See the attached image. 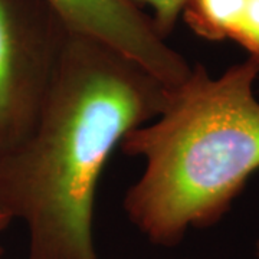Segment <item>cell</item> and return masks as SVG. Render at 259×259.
<instances>
[{"label": "cell", "instance_id": "9", "mask_svg": "<svg viewBox=\"0 0 259 259\" xmlns=\"http://www.w3.org/2000/svg\"><path fill=\"white\" fill-rule=\"evenodd\" d=\"M255 253H256V258L259 259V241L256 242V250H255Z\"/></svg>", "mask_w": 259, "mask_h": 259}, {"label": "cell", "instance_id": "5", "mask_svg": "<svg viewBox=\"0 0 259 259\" xmlns=\"http://www.w3.org/2000/svg\"><path fill=\"white\" fill-rule=\"evenodd\" d=\"M246 0H189L183 18L194 33L209 40L233 39Z\"/></svg>", "mask_w": 259, "mask_h": 259}, {"label": "cell", "instance_id": "8", "mask_svg": "<svg viewBox=\"0 0 259 259\" xmlns=\"http://www.w3.org/2000/svg\"><path fill=\"white\" fill-rule=\"evenodd\" d=\"M12 213H10V210L5 206V203L2 202V199H0V232L3 231L8 225H9V222L12 221Z\"/></svg>", "mask_w": 259, "mask_h": 259}, {"label": "cell", "instance_id": "6", "mask_svg": "<svg viewBox=\"0 0 259 259\" xmlns=\"http://www.w3.org/2000/svg\"><path fill=\"white\" fill-rule=\"evenodd\" d=\"M136 5L146 6L150 9L148 16L153 20V25L161 37L167 36L173 32L179 18L183 15L186 5L189 0H133ZM143 9V8H141Z\"/></svg>", "mask_w": 259, "mask_h": 259}, {"label": "cell", "instance_id": "10", "mask_svg": "<svg viewBox=\"0 0 259 259\" xmlns=\"http://www.w3.org/2000/svg\"><path fill=\"white\" fill-rule=\"evenodd\" d=\"M0 255H2V248H0Z\"/></svg>", "mask_w": 259, "mask_h": 259}, {"label": "cell", "instance_id": "4", "mask_svg": "<svg viewBox=\"0 0 259 259\" xmlns=\"http://www.w3.org/2000/svg\"><path fill=\"white\" fill-rule=\"evenodd\" d=\"M65 29L90 37L140 65L167 87L183 82L192 65L167 44L133 0H42Z\"/></svg>", "mask_w": 259, "mask_h": 259}, {"label": "cell", "instance_id": "7", "mask_svg": "<svg viewBox=\"0 0 259 259\" xmlns=\"http://www.w3.org/2000/svg\"><path fill=\"white\" fill-rule=\"evenodd\" d=\"M249 56L259 58V0H246L238 32L233 37Z\"/></svg>", "mask_w": 259, "mask_h": 259}, {"label": "cell", "instance_id": "2", "mask_svg": "<svg viewBox=\"0 0 259 259\" xmlns=\"http://www.w3.org/2000/svg\"><path fill=\"white\" fill-rule=\"evenodd\" d=\"M258 76L255 56L218 78L193 65L157 117L122 139L127 156L146 161L122 206L151 243L175 246L218 222L259 168Z\"/></svg>", "mask_w": 259, "mask_h": 259}, {"label": "cell", "instance_id": "1", "mask_svg": "<svg viewBox=\"0 0 259 259\" xmlns=\"http://www.w3.org/2000/svg\"><path fill=\"white\" fill-rule=\"evenodd\" d=\"M168 87L140 65L66 30L37 120L0 154V199L29 229V259H97V187L115 147L157 117Z\"/></svg>", "mask_w": 259, "mask_h": 259}, {"label": "cell", "instance_id": "3", "mask_svg": "<svg viewBox=\"0 0 259 259\" xmlns=\"http://www.w3.org/2000/svg\"><path fill=\"white\" fill-rule=\"evenodd\" d=\"M20 8L0 0V154L33 128L66 35L45 3L28 15Z\"/></svg>", "mask_w": 259, "mask_h": 259}]
</instances>
